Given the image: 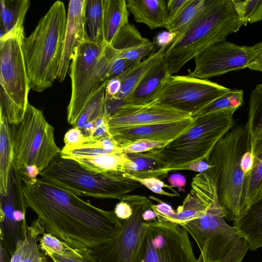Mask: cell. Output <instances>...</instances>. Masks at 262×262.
<instances>
[{
    "label": "cell",
    "mask_w": 262,
    "mask_h": 262,
    "mask_svg": "<svg viewBox=\"0 0 262 262\" xmlns=\"http://www.w3.org/2000/svg\"><path fill=\"white\" fill-rule=\"evenodd\" d=\"M19 173L28 207L38 215L47 233L69 246L92 250L110 241L120 230L121 221L114 210L94 206L41 178L31 179Z\"/></svg>",
    "instance_id": "6da1fadb"
},
{
    "label": "cell",
    "mask_w": 262,
    "mask_h": 262,
    "mask_svg": "<svg viewBox=\"0 0 262 262\" xmlns=\"http://www.w3.org/2000/svg\"><path fill=\"white\" fill-rule=\"evenodd\" d=\"M67 22L63 3L56 1L23 41L30 90L41 92L57 79L62 55Z\"/></svg>",
    "instance_id": "7a4b0ae2"
},
{
    "label": "cell",
    "mask_w": 262,
    "mask_h": 262,
    "mask_svg": "<svg viewBox=\"0 0 262 262\" xmlns=\"http://www.w3.org/2000/svg\"><path fill=\"white\" fill-rule=\"evenodd\" d=\"M243 26L232 0H207L196 20L166 49L163 62L169 74L178 73L187 62Z\"/></svg>",
    "instance_id": "3957f363"
},
{
    "label": "cell",
    "mask_w": 262,
    "mask_h": 262,
    "mask_svg": "<svg viewBox=\"0 0 262 262\" xmlns=\"http://www.w3.org/2000/svg\"><path fill=\"white\" fill-rule=\"evenodd\" d=\"M250 147L245 125L234 126L217 142L207 161L216 179L219 203L227 212L226 218L231 221L241 216L244 177L241 160Z\"/></svg>",
    "instance_id": "277c9868"
},
{
    "label": "cell",
    "mask_w": 262,
    "mask_h": 262,
    "mask_svg": "<svg viewBox=\"0 0 262 262\" xmlns=\"http://www.w3.org/2000/svg\"><path fill=\"white\" fill-rule=\"evenodd\" d=\"M237 110L227 108L194 118L189 128L159 148L165 174L194 161L207 162L217 142L235 126L233 115Z\"/></svg>",
    "instance_id": "5b68a950"
},
{
    "label": "cell",
    "mask_w": 262,
    "mask_h": 262,
    "mask_svg": "<svg viewBox=\"0 0 262 262\" xmlns=\"http://www.w3.org/2000/svg\"><path fill=\"white\" fill-rule=\"evenodd\" d=\"M43 180L78 196L118 199L142 185L122 172L96 173L60 155L39 174Z\"/></svg>",
    "instance_id": "8992f818"
},
{
    "label": "cell",
    "mask_w": 262,
    "mask_h": 262,
    "mask_svg": "<svg viewBox=\"0 0 262 262\" xmlns=\"http://www.w3.org/2000/svg\"><path fill=\"white\" fill-rule=\"evenodd\" d=\"M10 127L13 171H21L28 166H35L40 173L60 155L61 149L55 142L53 126L41 111L30 103L23 120Z\"/></svg>",
    "instance_id": "52a82bcc"
},
{
    "label": "cell",
    "mask_w": 262,
    "mask_h": 262,
    "mask_svg": "<svg viewBox=\"0 0 262 262\" xmlns=\"http://www.w3.org/2000/svg\"><path fill=\"white\" fill-rule=\"evenodd\" d=\"M24 28L0 38V107L10 125L20 122L28 105L30 90L23 51Z\"/></svg>",
    "instance_id": "ba28073f"
},
{
    "label": "cell",
    "mask_w": 262,
    "mask_h": 262,
    "mask_svg": "<svg viewBox=\"0 0 262 262\" xmlns=\"http://www.w3.org/2000/svg\"><path fill=\"white\" fill-rule=\"evenodd\" d=\"M231 89L190 75L168 74L163 80L150 104L167 106L192 116Z\"/></svg>",
    "instance_id": "9c48e42d"
},
{
    "label": "cell",
    "mask_w": 262,
    "mask_h": 262,
    "mask_svg": "<svg viewBox=\"0 0 262 262\" xmlns=\"http://www.w3.org/2000/svg\"><path fill=\"white\" fill-rule=\"evenodd\" d=\"M121 200L127 202L133 209L132 216L121 220L118 233L110 241L91 250L97 262H142V247L147 223L143 212L150 208L152 202L139 195H126Z\"/></svg>",
    "instance_id": "30bf717a"
},
{
    "label": "cell",
    "mask_w": 262,
    "mask_h": 262,
    "mask_svg": "<svg viewBox=\"0 0 262 262\" xmlns=\"http://www.w3.org/2000/svg\"><path fill=\"white\" fill-rule=\"evenodd\" d=\"M187 230L181 225L148 222L142 247V262H195Z\"/></svg>",
    "instance_id": "8fae6325"
},
{
    "label": "cell",
    "mask_w": 262,
    "mask_h": 262,
    "mask_svg": "<svg viewBox=\"0 0 262 262\" xmlns=\"http://www.w3.org/2000/svg\"><path fill=\"white\" fill-rule=\"evenodd\" d=\"M254 57L253 46H239L226 40L215 43L194 58L195 68L189 75L208 79L248 68Z\"/></svg>",
    "instance_id": "7c38bea8"
},
{
    "label": "cell",
    "mask_w": 262,
    "mask_h": 262,
    "mask_svg": "<svg viewBox=\"0 0 262 262\" xmlns=\"http://www.w3.org/2000/svg\"><path fill=\"white\" fill-rule=\"evenodd\" d=\"M21 180L18 171L12 170L7 195H1V243L11 258L18 242L25 238L27 228L18 224L14 213L18 209H27Z\"/></svg>",
    "instance_id": "4fadbf2b"
},
{
    "label": "cell",
    "mask_w": 262,
    "mask_h": 262,
    "mask_svg": "<svg viewBox=\"0 0 262 262\" xmlns=\"http://www.w3.org/2000/svg\"><path fill=\"white\" fill-rule=\"evenodd\" d=\"M105 46L86 39L76 49L70 67L72 92L67 116L72 114L81 102Z\"/></svg>",
    "instance_id": "5bb4252c"
},
{
    "label": "cell",
    "mask_w": 262,
    "mask_h": 262,
    "mask_svg": "<svg viewBox=\"0 0 262 262\" xmlns=\"http://www.w3.org/2000/svg\"><path fill=\"white\" fill-rule=\"evenodd\" d=\"M191 115L176 110L157 104H122L107 119L108 128L184 120Z\"/></svg>",
    "instance_id": "9a60e30c"
},
{
    "label": "cell",
    "mask_w": 262,
    "mask_h": 262,
    "mask_svg": "<svg viewBox=\"0 0 262 262\" xmlns=\"http://www.w3.org/2000/svg\"><path fill=\"white\" fill-rule=\"evenodd\" d=\"M217 200L216 181L211 169L199 173L193 178L190 191L182 204L176 210L173 223L182 225L198 217Z\"/></svg>",
    "instance_id": "2e32d148"
},
{
    "label": "cell",
    "mask_w": 262,
    "mask_h": 262,
    "mask_svg": "<svg viewBox=\"0 0 262 262\" xmlns=\"http://www.w3.org/2000/svg\"><path fill=\"white\" fill-rule=\"evenodd\" d=\"M193 120L190 117L177 121L109 129L108 132L121 148L139 140L170 142L189 128Z\"/></svg>",
    "instance_id": "e0dca14e"
},
{
    "label": "cell",
    "mask_w": 262,
    "mask_h": 262,
    "mask_svg": "<svg viewBox=\"0 0 262 262\" xmlns=\"http://www.w3.org/2000/svg\"><path fill=\"white\" fill-rule=\"evenodd\" d=\"M86 0H71L67 12V22L62 55L57 80L62 82L70 69L74 52L86 37L85 9Z\"/></svg>",
    "instance_id": "ac0fdd59"
},
{
    "label": "cell",
    "mask_w": 262,
    "mask_h": 262,
    "mask_svg": "<svg viewBox=\"0 0 262 262\" xmlns=\"http://www.w3.org/2000/svg\"><path fill=\"white\" fill-rule=\"evenodd\" d=\"M227 215V212L217 200L206 212L181 226L190 234L201 251L208 241L232 227L225 221Z\"/></svg>",
    "instance_id": "d6986e66"
},
{
    "label": "cell",
    "mask_w": 262,
    "mask_h": 262,
    "mask_svg": "<svg viewBox=\"0 0 262 262\" xmlns=\"http://www.w3.org/2000/svg\"><path fill=\"white\" fill-rule=\"evenodd\" d=\"M154 45L128 22L120 29L111 46L117 51V58L138 63L151 51Z\"/></svg>",
    "instance_id": "ffe728a7"
},
{
    "label": "cell",
    "mask_w": 262,
    "mask_h": 262,
    "mask_svg": "<svg viewBox=\"0 0 262 262\" xmlns=\"http://www.w3.org/2000/svg\"><path fill=\"white\" fill-rule=\"evenodd\" d=\"M250 151L254 156V163L252 169L244 177L241 216L251 205L262 199V139L251 144Z\"/></svg>",
    "instance_id": "44dd1931"
},
{
    "label": "cell",
    "mask_w": 262,
    "mask_h": 262,
    "mask_svg": "<svg viewBox=\"0 0 262 262\" xmlns=\"http://www.w3.org/2000/svg\"><path fill=\"white\" fill-rule=\"evenodd\" d=\"M127 8L137 23L151 30L166 28L168 23L167 1L165 0H127Z\"/></svg>",
    "instance_id": "7402d4cb"
},
{
    "label": "cell",
    "mask_w": 262,
    "mask_h": 262,
    "mask_svg": "<svg viewBox=\"0 0 262 262\" xmlns=\"http://www.w3.org/2000/svg\"><path fill=\"white\" fill-rule=\"evenodd\" d=\"M167 48H160L148 58L136 63L128 71L117 77L122 83L121 91L117 98V102L121 104L124 103L147 74L163 60Z\"/></svg>",
    "instance_id": "603a6c76"
},
{
    "label": "cell",
    "mask_w": 262,
    "mask_h": 262,
    "mask_svg": "<svg viewBox=\"0 0 262 262\" xmlns=\"http://www.w3.org/2000/svg\"><path fill=\"white\" fill-rule=\"evenodd\" d=\"M73 160L83 168L96 173H125L127 168L133 165L124 152L78 157Z\"/></svg>",
    "instance_id": "cb8c5ba5"
},
{
    "label": "cell",
    "mask_w": 262,
    "mask_h": 262,
    "mask_svg": "<svg viewBox=\"0 0 262 262\" xmlns=\"http://www.w3.org/2000/svg\"><path fill=\"white\" fill-rule=\"evenodd\" d=\"M103 36L105 45L111 46L120 29L128 23L126 0H103Z\"/></svg>",
    "instance_id": "d4e9b609"
},
{
    "label": "cell",
    "mask_w": 262,
    "mask_h": 262,
    "mask_svg": "<svg viewBox=\"0 0 262 262\" xmlns=\"http://www.w3.org/2000/svg\"><path fill=\"white\" fill-rule=\"evenodd\" d=\"M0 194H7L12 170L13 151L10 124L6 113L0 107Z\"/></svg>",
    "instance_id": "484cf974"
},
{
    "label": "cell",
    "mask_w": 262,
    "mask_h": 262,
    "mask_svg": "<svg viewBox=\"0 0 262 262\" xmlns=\"http://www.w3.org/2000/svg\"><path fill=\"white\" fill-rule=\"evenodd\" d=\"M168 74L163 60L147 74L123 104L143 105L149 103Z\"/></svg>",
    "instance_id": "4316f807"
},
{
    "label": "cell",
    "mask_w": 262,
    "mask_h": 262,
    "mask_svg": "<svg viewBox=\"0 0 262 262\" xmlns=\"http://www.w3.org/2000/svg\"><path fill=\"white\" fill-rule=\"evenodd\" d=\"M127 155L133 165L127 168L125 173L142 179L165 175V164L158 149Z\"/></svg>",
    "instance_id": "83f0119b"
},
{
    "label": "cell",
    "mask_w": 262,
    "mask_h": 262,
    "mask_svg": "<svg viewBox=\"0 0 262 262\" xmlns=\"http://www.w3.org/2000/svg\"><path fill=\"white\" fill-rule=\"evenodd\" d=\"M123 152L122 148L109 136L79 144L64 145L61 149L60 156L63 158L73 160L78 157Z\"/></svg>",
    "instance_id": "f1b7e54d"
},
{
    "label": "cell",
    "mask_w": 262,
    "mask_h": 262,
    "mask_svg": "<svg viewBox=\"0 0 262 262\" xmlns=\"http://www.w3.org/2000/svg\"><path fill=\"white\" fill-rule=\"evenodd\" d=\"M30 5L28 0L1 1V36L24 28Z\"/></svg>",
    "instance_id": "f546056e"
},
{
    "label": "cell",
    "mask_w": 262,
    "mask_h": 262,
    "mask_svg": "<svg viewBox=\"0 0 262 262\" xmlns=\"http://www.w3.org/2000/svg\"><path fill=\"white\" fill-rule=\"evenodd\" d=\"M206 2L207 0H189L178 15L168 24L167 31L176 35L172 43L177 41L198 19L205 7Z\"/></svg>",
    "instance_id": "4dcf8cb0"
},
{
    "label": "cell",
    "mask_w": 262,
    "mask_h": 262,
    "mask_svg": "<svg viewBox=\"0 0 262 262\" xmlns=\"http://www.w3.org/2000/svg\"><path fill=\"white\" fill-rule=\"evenodd\" d=\"M85 27L89 40L105 45L103 36V0H86Z\"/></svg>",
    "instance_id": "1f68e13d"
},
{
    "label": "cell",
    "mask_w": 262,
    "mask_h": 262,
    "mask_svg": "<svg viewBox=\"0 0 262 262\" xmlns=\"http://www.w3.org/2000/svg\"><path fill=\"white\" fill-rule=\"evenodd\" d=\"M245 127L251 144L262 139V83L257 84L250 94Z\"/></svg>",
    "instance_id": "d6a6232c"
},
{
    "label": "cell",
    "mask_w": 262,
    "mask_h": 262,
    "mask_svg": "<svg viewBox=\"0 0 262 262\" xmlns=\"http://www.w3.org/2000/svg\"><path fill=\"white\" fill-rule=\"evenodd\" d=\"M39 248L46 255L57 254L73 259L82 258L89 250L73 248L52 234L45 233L39 239Z\"/></svg>",
    "instance_id": "836d02e7"
},
{
    "label": "cell",
    "mask_w": 262,
    "mask_h": 262,
    "mask_svg": "<svg viewBox=\"0 0 262 262\" xmlns=\"http://www.w3.org/2000/svg\"><path fill=\"white\" fill-rule=\"evenodd\" d=\"M105 86L101 88L88 102L74 127L82 130L88 123L95 122L102 117H108L106 108Z\"/></svg>",
    "instance_id": "e575fe53"
},
{
    "label": "cell",
    "mask_w": 262,
    "mask_h": 262,
    "mask_svg": "<svg viewBox=\"0 0 262 262\" xmlns=\"http://www.w3.org/2000/svg\"><path fill=\"white\" fill-rule=\"evenodd\" d=\"M43 226L38 218L31 226H28L25 236L26 245L22 262H48L45 256L39 250L37 244L39 234L44 233Z\"/></svg>",
    "instance_id": "d590c367"
},
{
    "label": "cell",
    "mask_w": 262,
    "mask_h": 262,
    "mask_svg": "<svg viewBox=\"0 0 262 262\" xmlns=\"http://www.w3.org/2000/svg\"><path fill=\"white\" fill-rule=\"evenodd\" d=\"M243 102L242 90L233 91L215 99L191 116L194 118L206 114L230 108H238Z\"/></svg>",
    "instance_id": "8d00e7d4"
},
{
    "label": "cell",
    "mask_w": 262,
    "mask_h": 262,
    "mask_svg": "<svg viewBox=\"0 0 262 262\" xmlns=\"http://www.w3.org/2000/svg\"><path fill=\"white\" fill-rule=\"evenodd\" d=\"M234 9L244 26L262 20V0H232Z\"/></svg>",
    "instance_id": "74e56055"
},
{
    "label": "cell",
    "mask_w": 262,
    "mask_h": 262,
    "mask_svg": "<svg viewBox=\"0 0 262 262\" xmlns=\"http://www.w3.org/2000/svg\"><path fill=\"white\" fill-rule=\"evenodd\" d=\"M123 175L139 182L155 193L170 197L179 196V194L172 189V186L165 184L158 178H139L127 173H123Z\"/></svg>",
    "instance_id": "f35d334b"
},
{
    "label": "cell",
    "mask_w": 262,
    "mask_h": 262,
    "mask_svg": "<svg viewBox=\"0 0 262 262\" xmlns=\"http://www.w3.org/2000/svg\"><path fill=\"white\" fill-rule=\"evenodd\" d=\"M169 142L145 139L139 140L122 147V149L126 154L143 152L160 148L166 145Z\"/></svg>",
    "instance_id": "ab89813d"
},
{
    "label": "cell",
    "mask_w": 262,
    "mask_h": 262,
    "mask_svg": "<svg viewBox=\"0 0 262 262\" xmlns=\"http://www.w3.org/2000/svg\"><path fill=\"white\" fill-rule=\"evenodd\" d=\"M151 209L157 214V221L162 224H172L176 215V210L168 204L160 201L157 204H152Z\"/></svg>",
    "instance_id": "60d3db41"
},
{
    "label": "cell",
    "mask_w": 262,
    "mask_h": 262,
    "mask_svg": "<svg viewBox=\"0 0 262 262\" xmlns=\"http://www.w3.org/2000/svg\"><path fill=\"white\" fill-rule=\"evenodd\" d=\"M137 63L124 58H116L111 64L107 74V80L118 77L130 70Z\"/></svg>",
    "instance_id": "b9f144b4"
},
{
    "label": "cell",
    "mask_w": 262,
    "mask_h": 262,
    "mask_svg": "<svg viewBox=\"0 0 262 262\" xmlns=\"http://www.w3.org/2000/svg\"><path fill=\"white\" fill-rule=\"evenodd\" d=\"M122 83L118 78L107 81L105 86V100L117 101V98L121 89Z\"/></svg>",
    "instance_id": "7bdbcfd3"
},
{
    "label": "cell",
    "mask_w": 262,
    "mask_h": 262,
    "mask_svg": "<svg viewBox=\"0 0 262 262\" xmlns=\"http://www.w3.org/2000/svg\"><path fill=\"white\" fill-rule=\"evenodd\" d=\"M86 138L82 131L78 127H73L68 130L64 136V145H74L82 143Z\"/></svg>",
    "instance_id": "ee69618b"
},
{
    "label": "cell",
    "mask_w": 262,
    "mask_h": 262,
    "mask_svg": "<svg viewBox=\"0 0 262 262\" xmlns=\"http://www.w3.org/2000/svg\"><path fill=\"white\" fill-rule=\"evenodd\" d=\"M211 168V166L205 160H198L182 165L174 169L176 170H190L199 173L207 171Z\"/></svg>",
    "instance_id": "f6af8a7d"
},
{
    "label": "cell",
    "mask_w": 262,
    "mask_h": 262,
    "mask_svg": "<svg viewBox=\"0 0 262 262\" xmlns=\"http://www.w3.org/2000/svg\"><path fill=\"white\" fill-rule=\"evenodd\" d=\"M188 1L189 0H169L167 1L168 14V24L171 22L178 15Z\"/></svg>",
    "instance_id": "bcb514c9"
},
{
    "label": "cell",
    "mask_w": 262,
    "mask_h": 262,
    "mask_svg": "<svg viewBox=\"0 0 262 262\" xmlns=\"http://www.w3.org/2000/svg\"><path fill=\"white\" fill-rule=\"evenodd\" d=\"M114 211L119 219L125 220L129 219L132 216L133 209L127 202L120 200L115 206Z\"/></svg>",
    "instance_id": "7dc6e473"
},
{
    "label": "cell",
    "mask_w": 262,
    "mask_h": 262,
    "mask_svg": "<svg viewBox=\"0 0 262 262\" xmlns=\"http://www.w3.org/2000/svg\"><path fill=\"white\" fill-rule=\"evenodd\" d=\"M48 256L51 259L50 262H97L90 249L88 250L82 258L79 259L67 258L57 254H51Z\"/></svg>",
    "instance_id": "c3c4849f"
},
{
    "label": "cell",
    "mask_w": 262,
    "mask_h": 262,
    "mask_svg": "<svg viewBox=\"0 0 262 262\" xmlns=\"http://www.w3.org/2000/svg\"><path fill=\"white\" fill-rule=\"evenodd\" d=\"M254 57L248 68L251 70L262 72V41L253 46Z\"/></svg>",
    "instance_id": "681fc988"
},
{
    "label": "cell",
    "mask_w": 262,
    "mask_h": 262,
    "mask_svg": "<svg viewBox=\"0 0 262 262\" xmlns=\"http://www.w3.org/2000/svg\"><path fill=\"white\" fill-rule=\"evenodd\" d=\"M176 35L168 31H165L159 33L154 42L160 48L168 47L173 42Z\"/></svg>",
    "instance_id": "f907efd6"
},
{
    "label": "cell",
    "mask_w": 262,
    "mask_h": 262,
    "mask_svg": "<svg viewBox=\"0 0 262 262\" xmlns=\"http://www.w3.org/2000/svg\"><path fill=\"white\" fill-rule=\"evenodd\" d=\"M253 163L254 156L250 150L243 155L241 160V167L244 175L252 169Z\"/></svg>",
    "instance_id": "816d5d0a"
},
{
    "label": "cell",
    "mask_w": 262,
    "mask_h": 262,
    "mask_svg": "<svg viewBox=\"0 0 262 262\" xmlns=\"http://www.w3.org/2000/svg\"><path fill=\"white\" fill-rule=\"evenodd\" d=\"M25 245L26 239L25 237L24 239H21L18 242L10 262H22L24 255Z\"/></svg>",
    "instance_id": "f5cc1de1"
},
{
    "label": "cell",
    "mask_w": 262,
    "mask_h": 262,
    "mask_svg": "<svg viewBox=\"0 0 262 262\" xmlns=\"http://www.w3.org/2000/svg\"><path fill=\"white\" fill-rule=\"evenodd\" d=\"M170 185L172 187L182 188L186 184L185 177L180 173H173L168 179Z\"/></svg>",
    "instance_id": "db71d44e"
},
{
    "label": "cell",
    "mask_w": 262,
    "mask_h": 262,
    "mask_svg": "<svg viewBox=\"0 0 262 262\" xmlns=\"http://www.w3.org/2000/svg\"><path fill=\"white\" fill-rule=\"evenodd\" d=\"M143 220L146 222L154 221L157 220V214L151 209L148 208L146 209L142 213Z\"/></svg>",
    "instance_id": "11a10c76"
},
{
    "label": "cell",
    "mask_w": 262,
    "mask_h": 262,
    "mask_svg": "<svg viewBox=\"0 0 262 262\" xmlns=\"http://www.w3.org/2000/svg\"><path fill=\"white\" fill-rule=\"evenodd\" d=\"M1 262H8V259H11L7 252L4 246L1 243Z\"/></svg>",
    "instance_id": "9f6ffc18"
},
{
    "label": "cell",
    "mask_w": 262,
    "mask_h": 262,
    "mask_svg": "<svg viewBox=\"0 0 262 262\" xmlns=\"http://www.w3.org/2000/svg\"><path fill=\"white\" fill-rule=\"evenodd\" d=\"M195 262H204V256L202 253H201L198 259Z\"/></svg>",
    "instance_id": "6f0895ef"
}]
</instances>
